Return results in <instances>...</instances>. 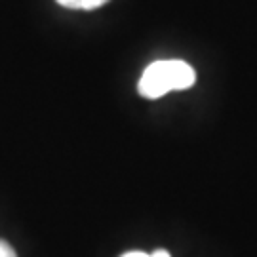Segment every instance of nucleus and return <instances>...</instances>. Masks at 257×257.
Instances as JSON below:
<instances>
[{
    "label": "nucleus",
    "mask_w": 257,
    "mask_h": 257,
    "mask_svg": "<svg viewBox=\"0 0 257 257\" xmlns=\"http://www.w3.org/2000/svg\"><path fill=\"white\" fill-rule=\"evenodd\" d=\"M196 73L189 63L179 59L155 61L145 69L138 84V92L147 99H158L168 92L189 90L194 86Z\"/></svg>",
    "instance_id": "obj_1"
},
{
    "label": "nucleus",
    "mask_w": 257,
    "mask_h": 257,
    "mask_svg": "<svg viewBox=\"0 0 257 257\" xmlns=\"http://www.w3.org/2000/svg\"><path fill=\"white\" fill-rule=\"evenodd\" d=\"M149 257H170V253L166 249H156L153 253H149Z\"/></svg>",
    "instance_id": "obj_4"
},
{
    "label": "nucleus",
    "mask_w": 257,
    "mask_h": 257,
    "mask_svg": "<svg viewBox=\"0 0 257 257\" xmlns=\"http://www.w3.org/2000/svg\"><path fill=\"white\" fill-rule=\"evenodd\" d=\"M105 2H109V0H57V4L73 10H95L103 6Z\"/></svg>",
    "instance_id": "obj_2"
},
{
    "label": "nucleus",
    "mask_w": 257,
    "mask_h": 257,
    "mask_svg": "<svg viewBox=\"0 0 257 257\" xmlns=\"http://www.w3.org/2000/svg\"><path fill=\"white\" fill-rule=\"evenodd\" d=\"M0 257H18L16 255V251L12 249L8 242H4V240H0Z\"/></svg>",
    "instance_id": "obj_3"
},
{
    "label": "nucleus",
    "mask_w": 257,
    "mask_h": 257,
    "mask_svg": "<svg viewBox=\"0 0 257 257\" xmlns=\"http://www.w3.org/2000/svg\"><path fill=\"white\" fill-rule=\"evenodd\" d=\"M122 257H149V253H143V251H130V253H126V255Z\"/></svg>",
    "instance_id": "obj_5"
}]
</instances>
